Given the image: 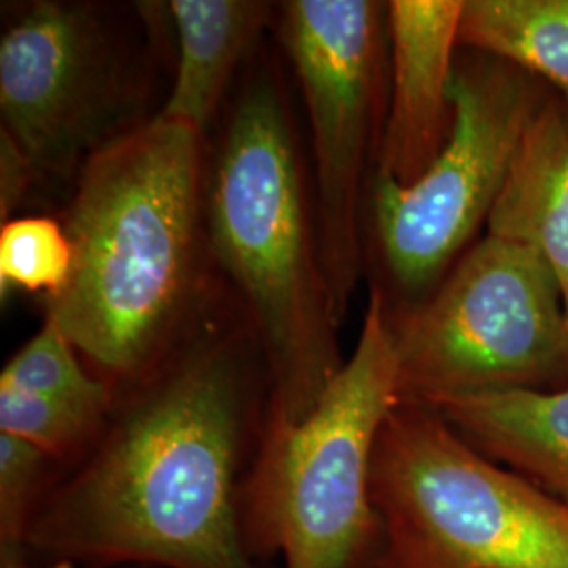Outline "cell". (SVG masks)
I'll use <instances>...</instances> for the list:
<instances>
[{
    "mask_svg": "<svg viewBox=\"0 0 568 568\" xmlns=\"http://www.w3.org/2000/svg\"><path fill=\"white\" fill-rule=\"evenodd\" d=\"M487 234L535 251L568 278V98L548 95L528 122L488 217Z\"/></svg>",
    "mask_w": 568,
    "mask_h": 568,
    "instance_id": "7c38bea8",
    "label": "cell"
},
{
    "mask_svg": "<svg viewBox=\"0 0 568 568\" xmlns=\"http://www.w3.org/2000/svg\"><path fill=\"white\" fill-rule=\"evenodd\" d=\"M281 41L297 72L312 131L316 230L342 325L363 270V190L386 121L387 4L291 0Z\"/></svg>",
    "mask_w": 568,
    "mask_h": 568,
    "instance_id": "ba28073f",
    "label": "cell"
},
{
    "mask_svg": "<svg viewBox=\"0 0 568 568\" xmlns=\"http://www.w3.org/2000/svg\"><path fill=\"white\" fill-rule=\"evenodd\" d=\"M387 321L400 403L568 386L562 286L523 244L485 234L424 304Z\"/></svg>",
    "mask_w": 568,
    "mask_h": 568,
    "instance_id": "8992f818",
    "label": "cell"
},
{
    "mask_svg": "<svg viewBox=\"0 0 568 568\" xmlns=\"http://www.w3.org/2000/svg\"><path fill=\"white\" fill-rule=\"evenodd\" d=\"M108 422L110 419L74 406L60 405L0 384V434L16 436L41 448L63 467V471L79 466L91 453Z\"/></svg>",
    "mask_w": 568,
    "mask_h": 568,
    "instance_id": "2e32d148",
    "label": "cell"
},
{
    "mask_svg": "<svg viewBox=\"0 0 568 568\" xmlns=\"http://www.w3.org/2000/svg\"><path fill=\"white\" fill-rule=\"evenodd\" d=\"M429 408L467 445L568 506V386L476 394Z\"/></svg>",
    "mask_w": 568,
    "mask_h": 568,
    "instance_id": "8fae6325",
    "label": "cell"
},
{
    "mask_svg": "<svg viewBox=\"0 0 568 568\" xmlns=\"http://www.w3.org/2000/svg\"><path fill=\"white\" fill-rule=\"evenodd\" d=\"M400 405L384 297L373 291L352 356L302 422L270 417L244 483L248 554L267 567L377 568L384 525L373 504L377 438Z\"/></svg>",
    "mask_w": 568,
    "mask_h": 568,
    "instance_id": "277c9868",
    "label": "cell"
},
{
    "mask_svg": "<svg viewBox=\"0 0 568 568\" xmlns=\"http://www.w3.org/2000/svg\"><path fill=\"white\" fill-rule=\"evenodd\" d=\"M270 413L241 337L175 352L121 398L44 499L26 554L82 568H267L244 544L243 493Z\"/></svg>",
    "mask_w": 568,
    "mask_h": 568,
    "instance_id": "6da1fadb",
    "label": "cell"
},
{
    "mask_svg": "<svg viewBox=\"0 0 568 568\" xmlns=\"http://www.w3.org/2000/svg\"><path fill=\"white\" fill-rule=\"evenodd\" d=\"M459 49L509 61L568 98V0H466Z\"/></svg>",
    "mask_w": 568,
    "mask_h": 568,
    "instance_id": "5bb4252c",
    "label": "cell"
},
{
    "mask_svg": "<svg viewBox=\"0 0 568 568\" xmlns=\"http://www.w3.org/2000/svg\"><path fill=\"white\" fill-rule=\"evenodd\" d=\"M203 135L152 119L82 164L65 232L72 272L47 321L116 403L175 354L201 278Z\"/></svg>",
    "mask_w": 568,
    "mask_h": 568,
    "instance_id": "7a4b0ae2",
    "label": "cell"
},
{
    "mask_svg": "<svg viewBox=\"0 0 568 568\" xmlns=\"http://www.w3.org/2000/svg\"><path fill=\"white\" fill-rule=\"evenodd\" d=\"M0 384L110 419L116 396L82 363L74 344L44 318L41 331L11 356Z\"/></svg>",
    "mask_w": 568,
    "mask_h": 568,
    "instance_id": "9a60e30c",
    "label": "cell"
},
{
    "mask_svg": "<svg viewBox=\"0 0 568 568\" xmlns=\"http://www.w3.org/2000/svg\"><path fill=\"white\" fill-rule=\"evenodd\" d=\"M0 568H30L28 556L20 554H0Z\"/></svg>",
    "mask_w": 568,
    "mask_h": 568,
    "instance_id": "ffe728a7",
    "label": "cell"
},
{
    "mask_svg": "<svg viewBox=\"0 0 568 568\" xmlns=\"http://www.w3.org/2000/svg\"><path fill=\"white\" fill-rule=\"evenodd\" d=\"M41 178L37 164L26 154L18 140L0 129V217L2 224L13 220L16 209L26 199L32 183Z\"/></svg>",
    "mask_w": 568,
    "mask_h": 568,
    "instance_id": "d6986e66",
    "label": "cell"
},
{
    "mask_svg": "<svg viewBox=\"0 0 568 568\" xmlns=\"http://www.w3.org/2000/svg\"><path fill=\"white\" fill-rule=\"evenodd\" d=\"M548 100L544 82L495 55L464 49L453 72L447 145L413 183L371 182V227L386 276L387 318L424 304L478 243L528 122Z\"/></svg>",
    "mask_w": 568,
    "mask_h": 568,
    "instance_id": "52a82bcc",
    "label": "cell"
},
{
    "mask_svg": "<svg viewBox=\"0 0 568 568\" xmlns=\"http://www.w3.org/2000/svg\"><path fill=\"white\" fill-rule=\"evenodd\" d=\"M562 286V304H565V325H567V354H568V278L560 283Z\"/></svg>",
    "mask_w": 568,
    "mask_h": 568,
    "instance_id": "44dd1931",
    "label": "cell"
},
{
    "mask_svg": "<svg viewBox=\"0 0 568 568\" xmlns=\"http://www.w3.org/2000/svg\"><path fill=\"white\" fill-rule=\"evenodd\" d=\"M72 272V243L63 225L49 217H20L0 230V293L16 288L55 297Z\"/></svg>",
    "mask_w": 568,
    "mask_h": 568,
    "instance_id": "e0dca14e",
    "label": "cell"
},
{
    "mask_svg": "<svg viewBox=\"0 0 568 568\" xmlns=\"http://www.w3.org/2000/svg\"><path fill=\"white\" fill-rule=\"evenodd\" d=\"M119 63L91 4H28L0 39V112L39 173L68 171L108 140Z\"/></svg>",
    "mask_w": 568,
    "mask_h": 568,
    "instance_id": "9c48e42d",
    "label": "cell"
},
{
    "mask_svg": "<svg viewBox=\"0 0 568 568\" xmlns=\"http://www.w3.org/2000/svg\"><path fill=\"white\" fill-rule=\"evenodd\" d=\"M204 224L255 326L270 417L302 422L345 361L304 169L272 79H253L234 103L204 183Z\"/></svg>",
    "mask_w": 568,
    "mask_h": 568,
    "instance_id": "3957f363",
    "label": "cell"
},
{
    "mask_svg": "<svg viewBox=\"0 0 568 568\" xmlns=\"http://www.w3.org/2000/svg\"><path fill=\"white\" fill-rule=\"evenodd\" d=\"M63 467L41 448L0 434V554H26V539Z\"/></svg>",
    "mask_w": 568,
    "mask_h": 568,
    "instance_id": "ac0fdd59",
    "label": "cell"
},
{
    "mask_svg": "<svg viewBox=\"0 0 568 568\" xmlns=\"http://www.w3.org/2000/svg\"><path fill=\"white\" fill-rule=\"evenodd\" d=\"M169 13L178 34V68L156 119L204 135L270 9L253 0H173Z\"/></svg>",
    "mask_w": 568,
    "mask_h": 568,
    "instance_id": "4fadbf2b",
    "label": "cell"
},
{
    "mask_svg": "<svg viewBox=\"0 0 568 568\" xmlns=\"http://www.w3.org/2000/svg\"><path fill=\"white\" fill-rule=\"evenodd\" d=\"M462 0L387 2L389 89L377 175L413 183L447 145Z\"/></svg>",
    "mask_w": 568,
    "mask_h": 568,
    "instance_id": "30bf717a",
    "label": "cell"
},
{
    "mask_svg": "<svg viewBox=\"0 0 568 568\" xmlns=\"http://www.w3.org/2000/svg\"><path fill=\"white\" fill-rule=\"evenodd\" d=\"M377 568H568V506L495 464L434 408L400 403L377 438Z\"/></svg>",
    "mask_w": 568,
    "mask_h": 568,
    "instance_id": "5b68a950",
    "label": "cell"
}]
</instances>
